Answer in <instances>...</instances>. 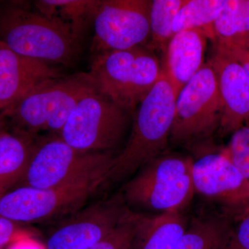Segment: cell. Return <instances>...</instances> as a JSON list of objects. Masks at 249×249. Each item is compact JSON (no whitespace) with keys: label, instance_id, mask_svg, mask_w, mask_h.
Segmentation results:
<instances>
[{"label":"cell","instance_id":"cell-1","mask_svg":"<svg viewBox=\"0 0 249 249\" xmlns=\"http://www.w3.org/2000/svg\"><path fill=\"white\" fill-rule=\"evenodd\" d=\"M177 98L163 69L160 78L136 109L128 141L114 158L106 181H124L168 152Z\"/></svg>","mask_w":249,"mask_h":249},{"label":"cell","instance_id":"cell-2","mask_svg":"<svg viewBox=\"0 0 249 249\" xmlns=\"http://www.w3.org/2000/svg\"><path fill=\"white\" fill-rule=\"evenodd\" d=\"M81 40L66 24L32 10L27 2L0 6V41L19 55L71 65L80 54Z\"/></svg>","mask_w":249,"mask_h":249},{"label":"cell","instance_id":"cell-3","mask_svg":"<svg viewBox=\"0 0 249 249\" xmlns=\"http://www.w3.org/2000/svg\"><path fill=\"white\" fill-rule=\"evenodd\" d=\"M96 91L89 72L65 75L41 85L1 112L14 130L31 136L47 130L58 136L73 108Z\"/></svg>","mask_w":249,"mask_h":249},{"label":"cell","instance_id":"cell-4","mask_svg":"<svg viewBox=\"0 0 249 249\" xmlns=\"http://www.w3.org/2000/svg\"><path fill=\"white\" fill-rule=\"evenodd\" d=\"M161 71L154 51L139 46L96 54L89 73L98 93L132 114L150 92Z\"/></svg>","mask_w":249,"mask_h":249},{"label":"cell","instance_id":"cell-5","mask_svg":"<svg viewBox=\"0 0 249 249\" xmlns=\"http://www.w3.org/2000/svg\"><path fill=\"white\" fill-rule=\"evenodd\" d=\"M115 157L111 152L76 150L56 136L37 145L21 186L49 188L83 181L107 180Z\"/></svg>","mask_w":249,"mask_h":249},{"label":"cell","instance_id":"cell-6","mask_svg":"<svg viewBox=\"0 0 249 249\" xmlns=\"http://www.w3.org/2000/svg\"><path fill=\"white\" fill-rule=\"evenodd\" d=\"M222 115L217 78L207 62L178 93L170 142L198 150L219 130Z\"/></svg>","mask_w":249,"mask_h":249},{"label":"cell","instance_id":"cell-7","mask_svg":"<svg viewBox=\"0 0 249 249\" xmlns=\"http://www.w3.org/2000/svg\"><path fill=\"white\" fill-rule=\"evenodd\" d=\"M130 114L96 91L73 108L58 137L80 151L111 152L122 142Z\"/></svg>","mask_w":249,"mask_h":249},{"label":"cell","instance_id":"cell-8","mask_svg":"<svg viewBox=\"0 0 249 249\" xmlns=\"http://www.w3.org/2000/svg\"><path fill=\"white\" fill-rule=\"evenodd\" d=\"M103 181L49 188L21 186L0 196V217L14 222H44L81 209Z\"/></svg>","mask_w":249,"mask_h":249},{"label":"cell","instance_id":"cell-9","mask_svg":"<svg viewBox=\"0 0 249 249\" xmlns=\"http://www.w3.org/2000/svg\"><path fill=\"white\" fill-rule=\"evenodd\" d=\"M150 5L149 0H99L92 19L93 53L146 46Z\"/></svg>","mask_w":249,"mask_h":249},{"label":"cell","instance_id":"cell-10","mask_svg":"<svg viewBox=\"0 0 249 249\" xmlns=\"http://www.w3.org/2000/svg\"><path fill=\"white\" fill-rule=\"evenodd\" d=\"M122 193L78 210L49 236L46 249H88L107 237L128 217Z\"/></svg>","mask_w":249,"mask_h":249},{"label":"cell","instance_id":"cell-11","mask_svg":"<svg viewBox=\"0 0 249 249\" xmlns=\"http://www.w3.org/2000/svg\"><path fill=\"white\" fill-rule=\"evenodd\" d=\"M208 62L217 78L222 105L218 132L224 137L249 123V78L242 65L217 43L213 56Z\"/></svg>","mask_w":249,"mask_h":249},{"label":"cell","instance_id":"cell-12","mask_svg":"<svg viewBox=\"0 0 249 249\" xmlns=\"http://www.w3.org/2000/svg\"><path fill=\"white\" fill-rule=\"evenodd\" d=\"M195 191L230 206H249V180L223 154L208 152L194 160Z\"/></svg>","mask_w":249,"mask_h":249},{"label":"cell","instance_id":"cell-13","mask_svg":"<svg viewBox=\"0 0 249 249\" xmlns=\"http://www.w3.org/2000/svg\"><path fill=\"white\" fill-rule=\"evenodd\" d=\"M64 76L53 64L19 55L0 41V111L41 85Z\"/></svg>","mask_w":249,"mask_h":249},{"label":"cell","instance_id":"cell-14","mask_svg":"<svg viewBox=\"0 0 249 249\" xmlns=\"http://www.w3.org/2000/svg\"><path fill=\"white\" fill-rule=\"evenodd\" d=\"M206 45V35L201 29L177 33L170 40L164 70L177 96L204 65Z\"/></svg>","mask_w":249,"mask_h":249},{"label":"cell","instance_id":"cell-15","mask_svg":"<svg viewBox=\"0 0 249 249\" xmlns=\"http://www.w3.org/2000/svg\"><path fill=\"white\" fill-rule=\"evenodd\" d=\"M188 219L179 211L155 215L136 213L134 249H175L188 227Z\"/></svg>","mask_w":249,"mask_h":249},{"label":"cell","instance_id":"cell-16","mask_svg":"<svg viewBox=\"0 0 249 249\" xmlns=\"http://www.w3.org/2000/svg\"><path fill=\"white\" fill-rule=\"evenodd\" d=\"M195 192L191 173L174 181L121 193L124 201L132 206L163 213L182 211Z\"/></svg>","mask_w":249,"mask_h":249},{"label":"cell","instance_id":"cell-17","mask_svg":"<svg viewBox=\"0 0 249 249\" xmlns=\"http://www.w3.org/2000/svg\"><path fill=\"white\" fill-rule=\"evenodd\" d=\"M37 143L34 136L14 129L0 135V196L22 180Z\"/></svg>","mask_w":249,"mask_h":249},{"label":"cell","instance_id":"cell-18","mask_svg":"<svg viewBox=\"0 0 249 249\" xmlns=\"http://www.w3.org/2000/svg\"><path fill=\"white\" fill-rule=\"evenodd\" d=\"M194 159L178 152H165L150 160L124 184L123 191H133L174 181L192 173Z\"/></svg>","mask_w":249,"mask_h":249},{"label":"cell","instance_id":"cell-19","mask_svg":"<svg viewBox=\"0 0 249 249\" xmlns=\"http://www.w3.org/2000/svg\"><path fill=\"white\" fill-rule=\"evenodd\" d=\"M229 218L208 214L194 218L175 249H222L232 232Z\"/></svg>","mask_w":249,"mask_h":249},{"label":"cell","instance_id":"cell-20","mask_svg":"<svg viewBox=\"0 0 249 249\" xmlns=\"http://www.w3.org/2000/svg\"><path fill=\"white\" fill-rule=\"evenodd\" d=\"M98 2V0H42L34 5L40 14L66 24L82 39L88 23L92 20Z\"/></svg>","mask_w":249,"mask_h":249},{"label":"cell","instance_id":"cell-21","mask_svg":"<svg viewBox=\"0 0 249 249\" xmlns=\"http://www.w3.org/2000/svg\"><path fill=\"white\" fill-rule=\"evenodd\" d=\"M217 41L229 42L249 36V0H227L213 24Z\"/></svg>","mask_w":249,"mask_h":249},{"label":"cell","instance_id":"cell-22","mask_svg":"<svg viewBox=\"0 0 249 249\" xmlns=\"http://www.w3.org/2000/svg\"><path fill=\"white\" fill-rule=\"evenodd\" d=\"M186 0H152L150 11V42L147 47L165 51L173 36L174 20Z\"/></svg>","mask_w":249,"mask_h":249},{"label":"cell","instance_id":"cell-23","mask_svg":"<svg viewBox=\"0 0 249 249\" xmlns=\"http://www.w3.org/2000/svg\"><path fill=\"white\" fill-rule=\"evenodd\" d=\"M227 0H186L174 20V34L212 25Z\"/></svg>","mask_w":249,"mask_h":249},{"label":"cell","instance_id":"cell-24","mask_svg":"<svg viewBox=\"0 0 249 249\" xmlns=\"http://www.w3.org/2000/svg\"><path fill=\"white\" fill-rule=\"evenodd\" d=\"M136 229V213L131 211L128 217L115 230L88 249H130L133 245Z\"/></svg>","mask_w":249,"mask_h":249},{"label":"cell","instance_id":"cell-25","mask_svg":"<svg viewBox=\"0 0 249 249\" xmlns=\"http://www.w3.org/2000/svg\"><path fill=\"white\" fill-rule=\"evenodd\" d=\"M222 249H249V206L239 224L232 229L230 239Z\"/></svg>","mask_w":249,"mask_h":249},{"label":"cell","instance_id":"cell-26","mask_svg":"<svg viewBox=\"0 0 249 249\" xmlns=\"http://www.w3.org/2000/svg\"><path fill=\"white\" fill-rule=\"evenodd\" d=\"M218 44L229 52L242 65L249 78V43H232L221 42Z\"/></svg>","mask_w":249,"mask_h":249},{"label":"cell","instance_id":"cell-27","mask_svg":"<svg viewBox=\"0 0 249 249\" xmlns=\"http://www.w3.org/2000/svg\"><path fill=\"white\" fill-rule=\"evenodd\" d=\"M19 233L16 222L0 217V247L16 240Z\"/></svg>","mask_w":249,"mask_h":249},{"label":"cell","instance_id":"cell-28","mask_svg":"<svg viewBox=\"0 0 249 249\" xmlns=\"http://www.w3.org/2000/svg\"><path fill=\"white\" fill-rule=\"evenodd\" d=\"M229 160L241 173V175L249 180V145L242 147L240 151L231 156Z\"/></svg>","mask_w":249,"mask_h":249},{"label":"cell","instance_id":"cell-29","mask_svg":"<svg viewBox=\"0 0 249 249\" xmlns=\"http://www.w3.org/2000/svg\"><path fill=\"white\" fill-rule=\"evenodd\" d=\"M13 244L9 249H46L36 241L27 238H19V240L13 241Z\"/></svg>","mask_w":249,"mask_h":249},{"label":"cell","instance_id":"cell-30","mask_svg":"<svg viewBox=\"0 0 249 249\" xmlns=\"http://www.w3.org/2000/svg\"><path fill=\"white\" fill-rule=\"evenodd\" d=\"M7 120L1 111H0V135L6 130V126L7 124Z\"/></svg>","mask_w":249,"mask_h":249},{"label":"cell","instance_id":"cell-31","mask_svg":"<svg viewBox=\"0 0 249 249\" xmlns=\"http://www.w3.org/2000/svg\"><path fill=\"white\" fill-rule=\"evenodd\" d=\"M130 249H134L133 247H132V248H131Z\"/></svg>","mask_w":249,"mask_h":249}]
</instances>
